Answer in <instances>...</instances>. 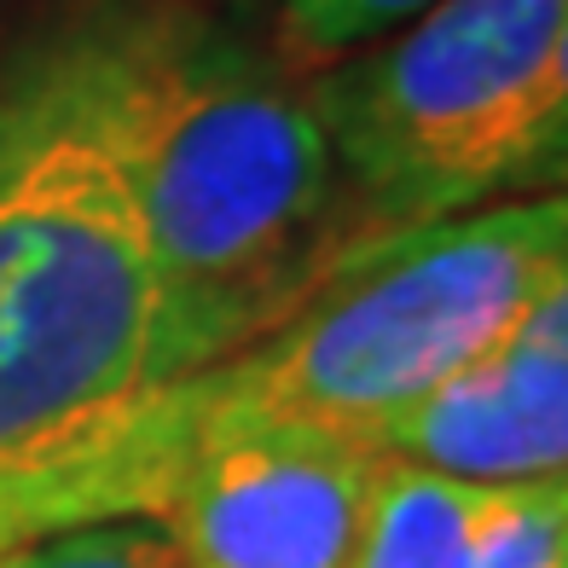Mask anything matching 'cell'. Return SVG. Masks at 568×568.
I'll list each match as a JSON object with an SVG mask.
<instances>
[{"instance_id": "6da1fadb", "label": "cell", "mask_w": 568, "mask_h": 568, "mask_svg": "<svg viewBox=\"0 0 568 568\" xmlns=\"http://www.w3.org/2000/svg\"><path fill=\"white\" fill-rule=\"evenodd\" d=\"M105 140L192 372L250 348L343 255L307 75L180 0H82Z\"/></svg>"}, {"instance_id": "7a4b0ae2", "label": "cell", "mask_w": 568, "mask_h": 568, "mask_svg": "<svg viewBox=\"0 0 568 568\" xmlns=\"http://www.w3.org/2000/svg\"><path fill=\"white\" fill-rule=\"evenodd\" d=\"M180 377L70 7L0 53V464Z\"/></svg>"}, {"instance_id": "3957f363", "label": "cell", "mask_w": 568, "mask_h": 568, "mask_svg": "<svg viewBox=\"0 0 568 568\" xmlns=\"http://www.w3.org/2000/svg\"><path fill=\"white\" fill-rule=\"evenodd\" d=\"M307 99L337 163L343 255L562 192L568 0H442L307 75Z\"/></svg>"}, {"instance_id": "277c9868", "label": "cell", "mask_w": 568, "mask_h": 568, "mask_svg": "<svg viewBox=\"0 0 568 568\" xmlns=\"http://www.w3.org/2000/svg\"><path fill=\"white\" fill-rule=\"evenodd\" d=\"M568 291L562 192L348 250L250 348L215 359L244 418L372 429Z\"/></svg>"}, {"instance_id": "5b68a950", "label": "cell", "mask_w": 568, "mask_h": 568, "mask_svg": "<svg viewBox=\"0 0 568 568\" xmlns=\"http://www.w3.org/2000/svg\"><path fill=\"white\" fill-rule=\"evenodd\" d=\"M372 470L377 447L354 429L244 418L221 383L151 523L180 568H348Z\"/></svg>"}, {"instance_id": "8992f818", "label": "cell", "mask_w": 568, "mask_h": 568, "mask_svg": "<svg viewBox=\"0 0 568 568\" xmlns=\"http://www.w3.org/2000/svg\"><path fill=\"white\" fill-rule=\"evenodd\" d=\"M359 442L487 487L568 476V291Z\"/></svg>"}, {"instance_id": "52a82bcc", "label": "cell", "mask_w": 568, "mask_h": 568, "mask_svg": "<svg viewBox=\"0 0 568 568\" xmlns=\"http://www.w3.org/2000/svg\"><path fill=\"white\" fill-rule=\"evenodd\" d=\"M499 487L458 481L429 464L377 453L348 568H458Z\"/></svg>"}, {"instance_id": "ba28073f", "label": "cell", "mask_w": 568, "mask_h": 568, "mask_svg": "<svg viewBox=\"0 0 568 568\" xmlns=\"http://www.w3.org/2000/svg\"><path fill=\"white\" fill-rule=\"evenodd\" d=\"M442 0H278L273 12V59L291 75H320L383 36L406 30Z\"/></svg>"}, {"instance_id": "9c48e42d", "label": "cell", "mask_w": 568, "mask_h": 568, "mask_svg": "<svg viewBox=\"0 0 568 568\" xmlns=\"http://www.w3.org/2000/svg\"><path fill=\"white\" fill-rule=\"evenodd\" d=\"M458 568H568V476L505 481Z\"/></svg>"}, {"instance_id": "30bf717a", "label": "cell", "mask_w": 568, "mask_h": 568, "mask_svg": "<svg viewBox=\"0 0 568 568\" xmlns=\"http://www.w3.org/2000/svg\"><path fill=\"white\" fill-rule=\"evenodd\" d=\"M0 568H180V551L151 516H105L7 546Z\"/></svg>"}]
</instances>
